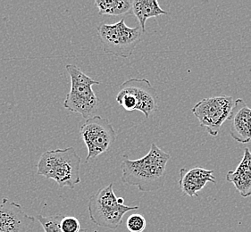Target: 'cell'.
<instances>
[{
  "instance_id": "6da1fadb",
  "label": "cell",
  "mask_w": 251,
  "mask_h": 232,
  "mask_svg": "<svg viewBox=\"0 0 251 232\" xmlns=\"http://www.w3.org/2000/svg\"><path fill=\"white\" fill-rule=\"evenodd\" d=\"M171 156L151 143V149L145 157L131 160L124 156L121 162L122 181L129 186H134L143 193L156 192L166 182V165Z\"/></svg>"
},
{
  "instance_id": "7a4b0ae2",
  "label": "cell",
  "mask_w": 251,
  "mask_h": 232,
  "mask_svg": "<svg viewBox=\"0 0 251 232\" xmlns=\"http://www.w3.org/2000/svg\"><path fill=\"white\" fill-rule=\"evenodd\" d=\"M80 162L81 158L73 146L48 150L38 162L37 174L55 181L60 187L74 189L80 182Z\"/></svg>"
},
{
  "instance_id": "3957f363",
  "label": "cell",
  "mask_w": 251,
  "mask_h": 232,
  "mask_svg": "<svg viewBox=\"0 0 251 232\" xmlns=\"http://www.w3.org/2000/svg\"><path fill=\"white\" fill-rule=\"evenodd\" d=\"M139 208V206H126L123 197H116L113 183L99 189L88 203L91 222L99 227L110 230H116L120 226L126 213Z\"/></svg>"
},
{
  "instance_id": "277c9868",
  "label": "cell",
  "mask_w": 251,
  "mask_h": 232,
  "mask_svg": "<svg viewBox=\"0 0 251 232\" xmlns=\"http://www.w3.org/2000/svg\"><path fill=\"white\" fill-rule=\"evenodd\" d=\"M66 69L70 76L71 90L65 99L64 106L66 110L80 114L88 120L99 106V98L92 86L99 85L100 81H95L74 65H66Z\"/></svg>"
},
{
  "instance_id": "5b68a950",
  "label": "cell",
  "mask_w": 251,
  "mask_h": 232,
  "mask_svg": "<svg viewBox=\"0 0 251 232\" xmlns=\"http://www.w3.org/2000/svg\"><path fill=\"white\" fill-rule=\"evenodd\" d=\"M103 51L116 57L129 58L141 41L143 31L141 27L131 28L125 19L114 24L101 23L97 28Z\"/></svg>"
},
{
  "instance_id": "8992f818",
  "label": "cell",
  "mask_w": 251,
  "mask_h": 232,
  "mask_svg": "<svg viewBox=\"0 0 251 232\" xmlns=\"http://www.w3.org/2000/svg\"><path fill=\"white\" fill-rule=\"evenodd\" d=\"M157 92L147 79L132 78L120 86L116 100L126 111H140L148 119L157 109Z\"/></svg>"
},
{
  "instance_id": "52a82bcc",
  "label": "cell",
  "mask_w": 251,
  "mask_h": 232,
  "mask_svg": "<svg viewBox=\"0 0 251 232\" xmlns=\"http://www.w3.org/2000/svg\"><path fill=\"white\" fill-rule=\"evenodd\" d=\"M235 100L232 96H218L201 99L192 108L200 125L212 137H217L221 127L229 120Z\"/></svg>"
},
{
  "instance_id": "ba28073f",
  "label": "cell",
  "mask_w": 251,
  "mask_h": 232,
  "mask_svg": "<svg viewBox=\"0 0 251 232\" xmlns=\"http://www.w3.org/2000/svg\"><path fill=\"white\" fill-rule=\"evenodd\" d=\"M80 135L88 149L86 162L108 151L116 140V132L110 121L100 116L86 120L80 127Z\"/></svg>"
},
{
  "instance_id": "9c48e42d",
  "label": "cell",
  "mask_w": 251,
  "mask_h": 232,
  "mask_svg": "<svg viewBox=\"0 0 251 232\" xmlns=\"http://www.w3.org/2000/svg\"><path fill=\"white\" fill-rule=\"evenodd\" d=\"M36 218L28 215L19 204L3 198L0 204V232H30Z\"/></svg>"
},
{
  "instance_id": "30bf717a",
  "label": "cell",
  "mask_w": 251,
  "mask_h": 232,
  "mask_svg": "<svg viewBox=\"0 0 251 232\" xmlns=\"http://www.w3.org/2000/svg\"><path fill=\"white\" fill-rule=\"evenodd\" d=\"M230 133L234 140L241 144L251 141V108L241 98L235 100L229 120Z\"/></svg>"
},
{
  "instance_id": "8fae6325",
  "label": "cell",
  "mask_w": 251,
  "mask_h": 232,
  "mask_svg": "<svg viewBox=\"0 0 251 232\" xmlns=\"http://www.w3.org/2000/svg\"><path fill=\"white\" fill-rule=\"evenodd\" d=\"M214 172V170H206L201 167H195L192 169L181 168L179 187L186 196L198 197V192L202 190L207 182L216 184Z\"/></svg>"
},
{
  "instance_id": "7c38bea8",
  "label": "cell",
  "mask_w": 251,
  "mask_h": 232,
  "mask_svg": "<svg viewBox=\"0 0 251 232\" xmlns=\"http://www.w3.org/2000/svg\"><path fill=\"white\" fill-rule=\"evenodd\" d=\"M227 182H231L241 197L251 196V152L244 149L241 162L234 171H229L226 174Z\"/></svg>"
},
{
  "instance_id": "4fadbf2b",
  "label": "cell",
  "mask_w": 251,
  "mask_h": 232,
  "mask_svg": "<svg viewBox=\"0 0 251 232\" xmlns=\"http://www.w3.org/2000/svg\"><path fill=\"white\" fill-rule=\"evenodd\" d=\"M132 3V14L135 15L143 33L146 31V22L152 17L168 15L163 10L156 0H134Z\"/></svg>"
},
{
  "instance_id": "5bb4252c",
  "label": "cell",
  "mask_w": 251,
  "mask_h": 232,
  "mask_svg": "<svg viewBox=\"0 0 251 232\" xmlns=\"http://www.w3.org/2000/svg\"><path fill=\"white\" fill-rule=\"evenodd\" d=\"M94 4L101 15L117 16L132 13V3L129 0H96Z\"/></svg>"
},
{
  "instance_id": "9a60e30c",
  "label": "cell",
  "mask_w": 251,
  "mask_h": 232,
  "mask_svg": "<svg viewBox=\"0 0 251 232\" xmlns=\"http://www.w3.org/2000/svg\"><path fill=\"white\" fill-rule=\"evenodd\" d=\"M62 218V215L43 216L42 214H39L36 216V219L40 222L45 232H62L60 229ZM80 232H88V231L86 229H81Z\"/></svg>"
},
{
  "instance_id": "2e32d148",
  "label": "cell",
  "mask_w": 251,
  "mask_h": 232,
  "mask_svg": "<svg viewBox=\"0 0 251 232\" xmlns=\"http://www.w3.org/2000/svg\"><path fill=\"white\" fill-rule=\"evenodd\" d=\"M147 222L141 214H131L126 221V227L130 232H142L145 231Z\"/></svg>"
},
{
  "instance_id": "e0dca14e",
  "label": "cell",
  "mask_w": 251,
  "mask_h": 232,
  "mask_svg": "<svg viewBox=\"0 0 251 232\" xmlns=\"http://www.w3.org/2000/svg\"><path fill=\"white\" fill-rule=\"evenodd\" d=\"M60 229L62 232H80L81 230L79 220L74 216H63Z\"/></svg>"
}]
</instances>
